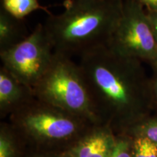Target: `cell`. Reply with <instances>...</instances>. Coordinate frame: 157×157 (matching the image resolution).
I'll list each match as a JSON object with an SVG mask.
<instances>
[{
    "label": "cell",
    "mask_w": 157,
    "mask_h": 157,
    "mask_svg": "<svg viewBox=\"0 0 157 157\" xmlns=\"http://www.w3.org/2000/svg\"><path fill=\"white\" fill-rule=\"evenodd\" d=\"M35 98L34 89L25 85L2 66L0 68V112L2 117L14 113Z\"/></svg>",
    "instance_id": "obj_8"
},
{
    "label": "cell",
    "mask_w": 157,
    "mask_h": 157,
    "mask_svg": "<svg viewBox=\"0 0 157 157\" xmlns=\"http://www.w3.org/2000/svg\"><path fill=\"white\" fill-rule=\"evenodd\" d=\"M29 35L23 20L13 17L2 7L0 10V52L19 44Z\"/></svg>",
    "instance_id": "obj_9"
},
{
    "label": "cell",
    "mask_w": 157,
    "mask_h": 157,
    "mask_svg": "<svg viewBox=\"0 0 157 157\" xmlns=\"http://www.w3.org/2000/svg\"><path fill=\"white\" fill-rule=\"evenodd\" d=\"M19 135L10 124L3 123L0 129V157H20Z\"/></svg>",
    "instance_id": "obj_10"
},
{
    "label": "cell",
    "mask_w": 157,
    "mask_h": 157,
    "mask_svg": "<svg viewBox=\"0 0 157 157\" xmlns=\"http://www.w3.org/2000/svg\"><path fill=\"white\" fill-rule=\"evenodd\" d=\"M117 53L149 64L157 61V44L147 11L135 0L123 2L122 14L108 45Z\"/></svg>",
    "instance_id": "obj_6"
},
{
    "label": "cell",
    "mask_w": 157,
    "mask_h": 157,
    "mask_svg": "<svg viewBox=\"0 0 157 157\" xmlns=\"http://www.w3.org/2000/svg\"><path fill=\"white\" fill-rule=\"evenodd\" d=\"M54 49L44 25L39 23L24 40L0 52L2 66L25 85L34 89L50 68Z\"/></svg>",
    "instance_id": "obj_5"
},
{
    "label": "cell",
    "mask_w": 157,
    "mask_h": 157,
    "mask_svg": "<svg viewBox=\"0 0 157 157\" xmlns=\"http://www.w3.org/2000/svg\"><path fill=\"white\" fill-rule=\"evenodd\" d=\"M140 4L143 7H146L147 11L157 12V0H135Z\"/></svg>",
    "instance_id": "obj_18"
},
{
    "label": "cell",
    "mask_w": 157,
    "mask_h": 157,
    "mask_svg": "<svg viewBox=\"0 0 157 157\" xmlns=\"http://www.w3.org/2000/svg\"><path fill=\"white\" fill-rule=\"evenodd\" d=\"M81 68L102 122L112 129L143 120L153 101L143 62L102 47L79 57Z\"/></svg>",
    "instance_id": "obj_1"
},
{
    "label": "cell",
    "mask_w": 157,
    "mask_h": 157,
    "mask_svg": "<svg viewBox=\"0 0 157 157\" xmlns=\"http://www.w3.org/2000/svg\"><path fill=\"white\" fill-rule=\"evenodd\" d=\"M109 157H133L127 139H117V144Z\"/></svg>",
    "instance_id": "obj_14"
},
{
    "label": "cell",
    "mask_w": 157,
    "mask_h": 157,
    "mask_svg": "<svg viewBox=\"0 0 157 157\" xmlns=\"http://www.w3.org/2000/svg\"><path fill=\"white\" fill-rule=\"evenodd\" d=\"M124 0H66L44 28L56 53L72 58L108 46L122 14Z\"/></svg>",
    "instance_id": "obj_2"
},
{
    "label": "cell",
    "mask_w": 157,
    "mask_h": 157,
    "mask_svg": "<svg viewBox=\"0 0 157 157\" xmlns=\"http://www.w3.org/2000/svg\"><path fill=\"white\" fill-rule=\"evenodd\" d=\"M35 98L90 122L103 124L78 63L55 52L50 68L34 88Z\"/></svg>",
    "instance_id": "obj_3"
},
{
    "label": "cell",
    "mask_w": 157,
    "mask_h": 157,
    "mask_svg": "<svg viewBox=\"0 0 157 157\" xmlns=\"http://www.w3.org/2000/svg\"><path fill=\"white\" fill-rule=\"evenodd\" d=\"M131 129L137 136L146 137L157 145V118L144 119Z\"/></svg>",
    "instance_id": "obj_12"
},
{
    "label": "cell",
    "mask_w": 157,
    "mask_h": 157,
    "mask_svg": "<svg viewBox=\"0 0 157 157\" xmlns=\"http://www.w3.org/2000/svg\"><path fill=\"white\" fill-rule=\"evenodd\" d=\"M133 151V157H157V145L146 137L137 136Z\"/></svg>",
    "instance_id": "obj_13"
},
{
    "label": "cell",
    "mask_w": 157,
    "mask_h": 157,
    "mask_svg": "<svg viewBox=\"0 0 157 157\" xmlns=\"http://www.w3.org/2000/svg\"><path fill=\"white\" fill-rule=\"evenodd\" d=\"M2 8L17 19L23 20L27 15L38 10H44L38 0H2Z\"/></svg>",
    "instance_id": "obj_11"
},
{
    "label": "cell",
    "mask_w": 157,
    "mask_h": 157,
    "mask_svg": "<svg viewBox=\"0 0 157 157\" xmlns=\"http://www.w3.org/2000/svg\"><path fill=\"white\" fill-rule=\"evenodd\" d=\"M151 67V75L150 76L151 87L153 101L157 102V61L150 64Z\"/></svg>",
    "instance_id": "obj_15"
},
{
    "label": "cell",
    "mask_w": 157,
    "mask_h": 157,
    "mask_svg": "<svg viewBox=\"0 0 157 157\" xmlns=\"http://www.w3.org/2000/svg\"><path fill=\"white\" fill-rule=\"evenodd\" d=\"M27 157H69L67 153H62V154H58V153L52 152H35L33 153Z\"/></svg>",
    "instance_id": "obj_17"
},
{
    "label": "cell",
    "mask_w": 157,
    "mask_h": 157,
    "mask_svg": "<svg viewBox=\"0 0 157 157\" xmlns=\"http://www.w3.org/2000/svg\"><path fill=\"white\" fill-rule=\"evenodd\" d=\"M149 21H150L151 26L154 34L155 41L157 44V12L147 11Z\"/></svg>",
    "instance_id": "obj_16"
},
{
    "label": "cell",
    "mask_w": 157,
    "mask_h": 157,
    "mask_svg": "<svg viewBox=\"0 0 157 157\" xmlns=\"http://www.w3.org/2000/svg\"><path fill=\"white\" fill-rule=\"evenodd\" d=\"M10 121L21 137L50 145L74 143L96 124L36 98L12 113Z\"/></svg>",
    "instance_id": "obj_4"
},
{
    "label": "cell",
    "mask_w": 157,
    "mask_h": 157,
    "mask_svg": "<svg viewBox=\"0 0 157 157\" xmlns=\"http://www.w3.org/2000/svg\"><path fill=\"white\" fill-rule=\"evenodd\" d=\"M117 139L106 124L92 126L67 151L69 157H109Z\"/></svg>",
    "instance_id": "obj_7"
}]
</instances>
